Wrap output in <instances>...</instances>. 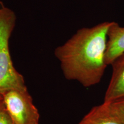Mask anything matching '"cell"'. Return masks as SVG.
<instances>
[{"label":"cell","mask_w":124,"mask_h":124,"mask_svg":"<svg viewBox=\"0 0 124 124\" xmlns=\"http://www.w3.org/2000/svg\"><path fill=\"white\" fill-rule=\"evenodd\" d=\"M0 124H15L5 107L3 101L0 103Z\"/></svg>","instance_id":"cell-8"},{"label":"cell","mask_w":124,"mask_h":124,"mask_svg":"<svg viewBox=\"0 0 124 124\" xmlns=\"http://www.w3.org/2000/svg\"><path fill=\"white\" fill-rule=\"evenodd\" d=\"M124 53V27L111 22L108 31V41L105 56L106 64L111 65L116 58Z\"/></svg>","instance_id":"cell-5"},{"label":"cell","mask_w":124,"mask_h":124,"mask_svg":"<svg viewBox=\"0 0 124 124\" xmlns=\"http://www.w3.org/2000/svg\"><path fill=\"white\" fill-rule=\"evenodd\" d=\"M111 24L106 21L80 28L55 49L54 55L66 79L77 81L85 87L100 83L108 66L105 56Z\"/></svg>","instance_id":"cell-1"},{"label":"cell","mask_w":124,"mask_h":124,"mask_svg":"<svg viewBox=\"0 0 124 124\" xmlns=\"http://www.w3.org/2000/svg\"><path fill=\"white\" fill-rule=\"evenodd\" d=\"M77 124H124L108 102L94 106Z\"/></svg>","instance_id":"cell-6"},{"label":"cell","mask_w":124,"mask_h":124,"mask_svg":"<svg viewBox=\"0 0 124 124\" xmlns=\"http://www.w3.org/2000/svg\"><path fill=\"white\" fill-rule=\"evenodd\" d=\"M16 20L15 12L0 1V94L12 90H28L24 77L14 67L9 50Z\"/></svg>","instance_id":"cell-2"},{"label":"cell","mask_w":124,"mask_h":124,"mask_svg":"<svg viewBox=\"0 0 124 124\" xmlns=\"http://www.w3.org/2000/svg\"><path fill=\"white\" fill-rule=\"evenodd\" d=\"M15 124H39L40 113L28 90H12L1 94Z\"/></svg>","instance_id":"cell-3"},{"label":"cell","mask_w":124,"mask_h":124,"mask_svg":"<svg viewBox=\"0 0 124 124\" xmlns=\"http://www.w3.org/2000/svg\"><path fill=\"white\" fill-rule=\"evenodd\" d=\"M111 66L112 75L105 94V102L124 98V53L116 58Z\"/></svg>","instance_id":"cell-4"},{"label":"cell","mask_w":124,"mask_h":124,"mask_svg":"<svg viewBox=\"0 0 124 124\" xmlns=\"http://www.w3.org/2000/svg\"><path fill=\"white\" fill-rule=\"evenodd\" d=\"M2 101H3L2 96V95H1V94H0V103H1V102H2Z\"/></svg>","instance_id":"cell-9"},{"label":"cell","mask_w":124,"mask_h":124,"mask_svg":"<svg viewBox=\"0 0 124 124\" xmlns=\"http://www.w3.org/2000/svg\"><path fill=\"white\" fill-rule=\"evenodd\" d=\"M108 103L113 112L124 122V98Z\"/></svg>","instance_id":"cell-7"}]
</instances>
